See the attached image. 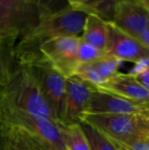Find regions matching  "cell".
<instances>
[{
  "label": "cell",
  "instance_id": "6da1fadb",
  "mask_svg": "<svg viewBox=\"0 0 149 150\" xmlns=\"http://www.w3.org/2000/svg\"><path fill=\"white\" fill-rule=\"evenodd\" d=\"M87 15L72 8L68 1L60 8L43 15L38 24L16 43L15 56L18 64L26 65L41 57L40 47L58 37H80Z\"/></svg>",
  "mask_w": 149,
  "mask_h": 150
},
{
  "label": "cell",
  "instance_id": "7a4b0ae2",
  "mask_svg": "<svg viewBox=\"0 0 149 150\" xmlns=\"http://www.w3.org/2000/svg\"><path fill=\"white\" fill-rule=\"evenodd\" d=\"M0 102L60 124L28 65L18 64L0 88Z\"/></svg>",
  "mask_w": 149,
  "mask_h": 150
},
{
  "label": "cell",
  "instance_id": "3957f363",
  "mask_svg": "<svg viewBox=\"0 0 149 150\" xmlns=\"http://www.w3.org/2000/svg\"><path fill=\"white\" fill-rule=\"evenodd\" d=\"M65 3L0 0V40L18 41L38 24L43 15L61 7Z\"/></svg>",
  "mask_w": 149,
  "mask_h": 150
},
{
  "label": "cell",
  "instance_id": "277c9868",
  "mask_svg": "<svg viewBox=\"0 0 149 150\" xmlns=\"http://www.w3.org/2000/svg\"><path fill=\"white\" fill-rule=\"evenodd\" d=\"M101 131L117 144H126L149 133V115L84 113L81 122Z\"/></svg>",
  "mask_w": 149,
  "mask_h": 150
},
{
  "label": "cell",
  "instance_id": "5b68a950",
  "mask_svg": "<svg viewBox=\"0 0 149 150\" xmlns=\"http://www.w3.org/2000/svg\"><path fill=\"white\" fill-rule=\"evenodd\" d=\"M0 125L17 127L36 135L61 150H66L60 124L0 102Z\"/></svg>",
  "mask_w": 149,
  "mask_h": 150
},
{
  "label": "cell",
  "instance_id": "8992f818",
  "mask_svg": "<svg viewBox=\"0 0 149 150\" xmlns=\"http://www.w3.org/2000/svg\"><path fill=\"white\" fill-rule=\"evenodd\" d=\"M26 65L30 67L47 104L60 123L66 94V78L43 57Z\"/></svg>",
  "mask_w": 149,
  "mask_h": 150
},
{
  "label": "cell",
  "instance_id": "52a82bcc",
  "mask_svg": "<svg viewBox=\"0 0 149 150\" xmlns=\"http://www.w3.org/2000/svg\"><path fill=\"white\" fill-rule=\"evenodd\" d=\"M81 37H58L42 44L40 54L65 78L75 76L79 66L77 51Z\"/></svg>",
  "mask_w": 149,
  "mask_h": 150
},
{
  "label": "cell",
  "instance_id": "ba28073f",
  "mask_svg": "<svg viewBox=\"0 0 149 150\" xmlns=\"http://www.w3.org/2000/svg\"><path fill=\"white\" fill-rule=\"evenodd\" d=\"M95 86L77 76L66 78V94L60 124L71 125L81 122L82 116L87 112L89 102Z\"/></svg>",
  "mask_w": 149,
  "mask_h": 150
},
{
  "label": "cell",
  "instance_id": "9c48e42d",
  "mask_svg": "<svg viewBox=\"0 0 149 150\" xmlns=\"http://www.w3.org/2000/svg\"><path fill=\"white\" fill-rule=\"evenodd\" d=\"M86 112L95 114L149 115V103L132 100L96 88L91 94Z\"/></svg>",
  "mask_w": 149,
  "mask_h": 150
},
{
  "label": "cell",
  "instance_id": "30bf717a",
  "mask_svg": "<svg viewBox=\"0 0 149 150\" xmlns=\"http://www.w3.org/2000/svg\"><path fill=\"white\" fill-rule=\"evenodd\" d=\"M107 41L105 53L119 62L135 64L149 59V50L137 39L119 30L112 23L107 22Z\"/></svg>",
  "mask_w": 149,
  "mask_h": 150
},
{
  "label": "cell",
  "instance_id": "8fae6325",
  "mask_svg": "<svg viewBox=\"0 0 149 150\" xmlns=\"http://www.w3.org/2000/svg\"><path fill=\"white\" fill-rule=\"evenodd\" d=\"M124 33L138 39L149 25V11L141 0H120L111 22Z\"/></svg>",
  "mask_w": 149,
  "mask_h": 150
},
{
  "label": "cell",
  "instance_id": "7c38bea8",
  "mask_svg": "<svg viewBox=\"0 0 149 150\" xmlns=\"http://www.w3.org/2000/svg\"><path fill=\"white\" fill-rule=\"evenodd\" d=\"M120 64L121 62L106 55L97 62L78 66L75 76L98 88L119 72Z\"/></svg>",
  "mask_w": 149,
  "mask_h": 150
},
{
  "label": "cell",
  "instance_id": "4fadbf2b",
  "mask_svg": "<svg viewBox=\"0 0 149 150\" xmlns=\"http://www.w3.org/2000/svg\"><path fill=\"white\" fill-rule=\"evenodd\" d=\"M98 89L112 92L132 100L149 103V92L130 73L126 74L119 71L105 84L98 87Z\"/></svg>",
  "mask_w": 149,
  "mask_h": 150
},
{
  "label": "cell",
  "instance_id": "5bb4252c",
  "mask_svg": "<svg viewBox=\"0 0 149 150\" xmlns=\"http://www.w3.org/2000/svg\"><path fill=\"white\" fill-rule=\"evenodd\" d=\"M6 150H61L50 142L17 127L0 125Z\"/></svg>",
  "mask_w": 149,
  "mask_h": 150
},
{
  "label": "cell",
  "instance_id": "9a60e30c",
  "mask_svg": "<svg viewBox=\"0 0 149 150\" xmlns=\"http://www.w3.org/2000/svg\"><path fill=\"white\" fill-rule=\"evenodd\" d=\"M69 5L86 15H94L105 22H112L114 16L115 0H68Z\"/></svg>",
  "mask_w": 149,
  "mask_h": 150
},
{
  "label": "cell",
  "instance_id": "2e32d148",
  "mask_svg": "<svg viewBox=\"0 0 149 150\" xmlns=\"http://www.w3.org/2000/svg\"><path fill=\"white\" fill-rule=\"evenodd\" d=\"M107 22L97 16L87 15L80 37L83 42L105 51L107 41Z\"/></svg>",
  "mask_w": 149,
  "mask_h": 150
},
{
  "label": "cell",
  "instance_id": "e0dca14e",
  "mask_svg": "<svg viewBox=\"0 0 149 150\" xmlns=\"http://www.w3.org/2000/svg\"><path fill=\"white\" fill-rule=\"evenodd\" d=\"M16 43V40H0V88L6 83L18 66Z\"/></svg>",
  "mask_w": 149,
  "mask_h": 150
},
{
  "label": "cell",
  "instance_id": "ac0fdd59",
  "mask_svg": "<svg viewBox=\"0 0 149 150\" xmlns=\"http://www.w3.org/2000/svg\"><path fill=\"white\" fill-rule=\"evenodd\" d=\"M60 129L65 149L90 150L80 123L71 125L60 124Z\"/></svg>",
  "mask_w": 149,
  "mask_h": 150
},
{
  "label": "cell",
  "instance_id": "d6986e66",
  "mask_svg": "<svg viewBox=\"0 0 149 150\" xmlns=\"http://www.w3.org/2000/svg\"><path fill=\"white\" fill-rule=\"evenodd\" d=\"M81 127L87 138L90 150H118L116 144L105 134L94 127L80 122Z\"/></svg>",
  "mask_w": 149,
  "mask_h": 150
},
{
  "label": "cell",
  "instance_id": "ffe728a7",
  "mask_svg": "<svg viewBox=\"0 0 149 150\" xmlns=\"http://www.w3.org/2000/svg\"><path fill=\"white\" fill-rule=\"evenodd\" d=\"M106 55L107 54L105 51L98 49L90 44H87L81 40V43L77 51V61L79 66L82 64L97 62L105 57Z\"/></svg>",
  "mask_w": 149,
  "mask_h": 150
},
{
  "label": "cell",
  "instance_id": "44dd1931",
  "mask_svg": "<svg viewBox=\"0 0 149 150\" xmlns=\"http://www.w3.org/2000/svg\"><path fill=\"white\" fill-rule=\"evenodd\" d=\"M130 74L149 92V59L135 64Z\"/></svg>",
  "mask_w": 149,
  "mask_h": 150
},
{
  "label": "cell",
  "instance_id": "7402d4cb",
  "mask_svg": "<svg viewBox=\"0 0 149 150\" xmlns=\"http://www.w3.org/2000/svg\"><path fill=\"white\" fill-rule=\"evenodd\" d=\"M115 144L124 150H149V133L128 143L122 144V145L117 143Z\"/></svg>",
  "mask_w": 149,
  "mask_h": 150
},
{
  "label": "cell",
  "instance_id": "603a6c76",
  "mask_svg": "<svg viewBox=\"0 0 149 150\" xmlns=\"http://www.w3.org/2000/svg\"><path fill=\"white\" fill-rule=\"evenodd\" d=\"M145 47L149 50V25L137 39Z\"/></svg>",
  "mask_w": 149,
  "mask_h": 150
},
{
  "label": "cell",
  "instance_id": "cb8c5ba5",
  "mask_svg": "<svg viewBox=\"0 0 149 150\" xmlns=\"http://www.w3.org/2000/svg\"><path fill=\"white\" fill-rule=\"evenodd\" d=\"M0 150H6V146H5V143H4V137H3L1 128H0Z\"/></svg>",
  "mask_w": 149,
  "mask_h": 150
},
{
  "label": "cell",
  "instance_id": "d4e9b609",
  "mask_svg": "<svg viewBox=\"0 0 149 150\" xmlns=\"http://www.w3.org/2000/svg\"><path fill=\"white\" fill-rule=\"evenodd\" d=\"M142 4L144 5V7L149 11V0H141Z\"/></svg>",
  "mask_w": 149,
  "mask_h": 150
},
{
  "label": "cell",
  "instance_id": "484cf974",
  "mask_svg": "<svg viewBox=\"0 0 149 150\" xmlns=\"http://www.w3.org/2000/svg\"><path fill=\"white\" fill-rule=\"evenodd\" d=\"M116 146H117V148H118V150H124V149H121L120 147H119L118 145H116Z\"/></svg>",
  "mask_w": 149,
  "mask_h": 150
}]
</instances>
